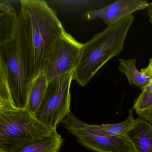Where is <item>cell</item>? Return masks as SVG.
<instances>
[{
    "mask_svg": "<svg viewBox=\"0 0 152 152\" xmlns=\"http://www.w3.org/2000/svg\"><path fill=\"white\" fill-rule=\"evenodd\" d=\"M61 122L81 145L90 150L96 152H136L126 137L102 134L72 113Z\"/></svg>",
    "mask_w": 152,
    "mask_h": 152,
    "instance_id": "obj_6",
    "label": "cell"
},
{
    "mask_svg": "<svg viewBox=\"0 0 152 152\" xmlns=\"http://www.w3.org/2000/svg\"><path fill=\"white\" fill-rule=\"evenodd\" d=\"M148 15L149 16V22L152 24V2L148 3V6L147 8Z\"/></svg>",
    "mask_w": 152,
    "mask_h": 152,
    "instance_id": "obj_19",
    "label": "cell"
},
{
    "mask_svg": "<svg viewBox=\"0 0 152 152\" xmlns=\"http://www.w3.org/2000/svg\"><path fill=\"white\" fill-rule=\"evenodd\" d=\"M48 83L43 72H41L33 80L30 88L26 109L33 115L35 114L42 103Z\"/></svg>",
    "mask_w": 152,
    "mask_h": 152,
    "instance_id": "obj_11",
    "label": "cell"
},
{
    "mask_svg": "<svg viewBox=\"0 0 152 152\" xmlns=\"http://www.w3.org/2000/svg\"><path fill=\"white\" fill-rule=\"evenodd\" d=\"M18 32L22 55L31 80L43 72L48 55L66 31L56 11L42 0H21Z\"/></svg>",
    "mask_w": 152,
    "mask_h": 152,
    "instance_id": "obj_1",
    "label": "cell"
},
{
    "mask_svg": "<svg viewBox=\"0 0 152 152\" xmlns=\"http://www.w3.org/2000/svg\"><path fill=\"white\" fill-rule=\"evenodd\" d=\"M152 91V80L149 84L141 89V92H149Z\"/></svg>",
    "mask_w": 152,
    "mask_h": 152,
    "instance_id": "obj_20",
    "label": "cell"
},
{
    "mask_svg": "<svg viewBox=\"0 0 152 152\" xmlns=\"http://www.w3.org/2000/svg\"><path fill=\"white\" fill-rule=\"evenodd\" d=\"M133 108H130L126 120L121 122L101 125L91 124L96 130L102 134L111 136L126 137L127 132L135 124L136 119L133 117Z\"/></svg>",
    "mask_w": 152,
    "mask_h": 152,
    "instance_id": "obj_13",
    "label": "cell"
},
{
    "mask_svg": "<svg viewBox=\"0 0 152 152\" xmlns=\"http://www.w3.org/2000/svg\"><path fill=\"white\" fill-rule=\"evenodd\" d=\"M134 19V16L131 15L107 26L83 44L73 80L84 87L107 62L120 55Z\"/></svg>",
    "mask_w": 152,
    "mask_h": 152,
    "instance_id": "obj_2",
    "label": "cell"
},
{
    "mask_svg": "<svg viewBox=\"0 0 152 152\" xmlns=\"http://www.w3.org/2000/svg\"><path fill=\"white\" fill-rule=\"evenodd\" d=\"M72 72L54 79L48 83L45 96L34 115L39 121L53 130L72 113L70 109V88Z\"/></svg>",
    "mask_w": 152,
    "mask_h": 152,
    "instance_id": "obj_5",
    "label": "cell"
},
{
    "mask_svg": "<svg viewBox=\"0 0 152 152\" xmlns=\"http://www.w3.org/2000/svg\"><path fill=\"white\" fill-rule=\"evenodd\" d=\"M18 26V13L7 2L0 3V44L12 39Z\"/></svg>",
    "mask_w": 152,
    "mask_h": 152,
    "instance_id": "obj_10",
    "label": "cell"
},
{
    "mask_svg": "<svg viewBox=\"0 0 152 152\" xmlns=\"http://www.w3.org/2000/svg\"><path fill=\"white\" fill-rule=\"evenodd\" d=\"M119 71L126 75L130 85L137 86L141 90L147 86L152 80L137 70L136 66L137 60L135 58L119 59Z\"/></svg>",
    "mask_w": 152,
    "mask_h": 152,
    "instance_id": "obj_12",
    "label": "cell"
},
{
    "mask_svg": "<svg viewBox=\"0 0 152 152\" xmlns=\"http://www.w3.org/2000/svg\"><path fill=\"white\" fill-rule=\"evenodd\" d=\"M139 117L152 125V107L139 115Z\"/></svg>",
    "mask_w": 152,
    "mask_h": 152,
    "instance_id": "obj_18",
    "label": "cell"
},
{
    "mask_svg": "<svg viewBox=\"0 0 152 152\" xmlns=\"http://www.w3.org/2000/svg\"><path fill=\"white\" fill-rule=\"evenodd\" d=\"M4 63L0 60V111L16 109Z\"/></svg>",
    "mask_w": 152,
    "mask_h": 152,
    "instance_id": "obj_15",
    "label": "cell"
},
{
    "mask_svg": "<svg viewBox=\"0 0 152 152\" xmlns=\"http://www.w3.org/2000/svg\"><path fill=\"white\" fill-rule=\"evenodd\" d=\"M126 137L136 152H152V125L139 117L127 132Z\"/></svg>",
    "mask_w": 152,
    "mask_h": 152,
    "instance_id": "obj_9",
    "label": "cell"
},
{
    "mask_svg": "<svg viewBox=\"0 0 152 152\" xmlns=\"http://www.w3.org/2000/svg\"><path fill=\"white\" fill-rule=\"evenodd\" d=\"M148 2L145 0H118L103 8L88 11L86 19H100L108 26L113 25L134 12L146 9Z\"/></svg>",
    "mask_w": 152,
    "mask_h": 152,
    "instance_id": "obj_8",
    "label": "cell"
},
{
    "mask_svg": "<svg viewBox=\"0 0 152 152\" xmlns=\"http://www.w3.org/2000/svg\"><path fill=\"white\" fill-rule=\"evenodd\" d=\"M63 6L69 7H76L85 5L87 2H89L88 1H56Z\"/></svg>",
    "mask_w": 152,
    "mask_h": 152,
    "instance_id": "obj_17",
    "label": "cell"
},
{
    "mask_svg": "<svg viewBox=\"0 0 152 152\" xmlns=\"http://www.w3.org/2000/svg\"><path fill=\"white\" fill-rule=\"evenodd\" d=\"M64 139L58 133L30 144L16 152H60Z\"/></svg>",
    "mask_w": 152,
    "mask_h": 152,
    "instance_id": "obj_14",
    "label": "cell"
},
{
    "mask_svg": "<svg viewBox=\"0 0 152 152\" xmlns=\"http://www.w3.org/2000/svg\"><path fill=\"white\" fill-rule=\"evenodd\" d=\"M57 133L27 109L0 111V152H16Z\"/></svg>",
    "mask_w": 152,
    "mask_h": 152,
    "instance_id": "obj_3",
    "label": "cell"
},
{
    "mask_svg": "<svg viewBox=\"0 0 152 152\" xmlns=\"http://www.w3.org/2000/svg\"><path fill=\"white\" fill-rule=\"evenodd\" d=\"M83 46L66 32L56 42L48 55L43 69L48 82L74 72L79 63Z\"/></svg>",
    "mask_w": 152,
    "mask_h": 152,
    "instance_id": "obj_7",
    "label": "cell"
},
{
    "mask_svg": "<svg viewBox=\"0 0 152 152\" xmlns=\"http://www.w3.org/2000/svg\"><path fill=\"white\" fill-rule=\"evenodd\" d=\"M0 60L4 63L14 104L16 108L26 109L31 80L19 44L18 26L15 37L0 44Z\"/></svg>",
    "mask_w": 152,
    "mask_h": 152,
    "instance_id": "obj_4",
    "label": "cell"
},
{
    "mask_svg": "<svg viewBox=\"0 0 152 152\" xmlns=\"http://www.w3.org/2000/svg\"><path fill=\"white\" fill-rule=\"evenodd\" d=\"M152 107V91L141 92L134 101L133 109L138 115Z\"/></svg>",
    "mask_w": 152,
    "mask_h": 152,
    "instance_id": "obj_16",
    "label": "cell"
}]
</instances>
